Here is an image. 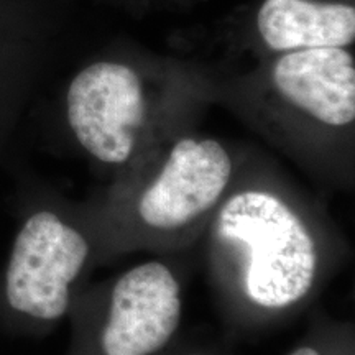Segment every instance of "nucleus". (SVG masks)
Instances as JSON below:
<instances>
[{"mask_svg":"<svg viewBox=\"0 0 355 355\" xmlns=\"http://www.w3.org/2000/svg\"><path fill=\"white\" fill-rule=\"evenodd\" d=\"M214 227L220 241L243 247V283L255 304L282 309L311 291L318 273L316 243L283 199L266 191H241L224 202Z\"/></svg>","mask_w":355,"mask_h":355,"instance_id":"obj_1","label":"nucleus"},{"mask_svg":"<svg viewBox=\"0 0 355 355\" xmlns=\"http://www.w3.org/2000/svg\"><path fill=\"white\" fill-rule=\"evenodd\" d=\"M89 255L81 232L51 214L25 222L7 268V298L13 309L37 319H58L69 308V290Z\"/></svg>","mask_w":355,"mask_h":355,"instance_id":"obj_2","label":"nucleus"},{"mask_svg":"<svg viewBox=\"0 0 355 355\" xmlns=\"http://www.w3.org/2000/svg\"><path fill=\"white\" fill-rule=\"evenodd\" d=\"M66 104L71 130L89 155L109 165L130 159L145 117L144 89L130 66H87L69 84Z\"/></svg>","mask_w":355,"mask_h":355,"instance_id":"obj_3","label":"nucleus"},{"mask_svg":"<svg viewBox=\"0 0 355 355\" xmlns=\"http://www.w3.org/2000/svg\"><path fill=\"white\" fill-rule=\"evenodd\" d=\"M232 178L227 150L212 139H183L137 204L148 227L175 230L191 224L219 204Z\"/></svg>","mask_w":355,"mask_h":355,"instance_id":"obj_4","label":"nucleus"},{"mask_svg":"<svg viewBox=\"0 0 355 355\" xmlns=\"http://www.w3.org/2000/svg\"><path fill=\"white\" fill-rule=\"evenodd\" d=\"M181 321V288L162 261L137 265L117 279L102 331L105 355H152Z\"/></svg>","mask_w":355,"mask_h":355,"instance_id":"obj_5","label":"nucleus"},{"mask_svg":"<svg viewBox=\"0 0 355 355\" xmlns=\"http://www.w3.org/2000/svg\"><path fill=\"white\" fill-rule=\"evenodd\" d=\"M282 97L321 123L345 127L355 119V63L344 48L288 51L273 66Z\"/></svg>","mask_w":355,"mask_h":355,"instance_id":"obj_6","label":"nucleus"},{"mask_svg":"<svg viewBox=\"0 0 355 355\" xmlns=\"http://www.w3.org/2000/svg\"><path fill=\"white\" fill-rule=\"evenodd\" d=\"M257 28L275 51L344 48L355 38V8L309 0H265L257 13Z\"/></svg>","mask_w":355,"mask_h":355,"instance_id":"obj_7","label":"nucleus"},{"mask_svg":"<svg viewBox=\"0 0 355 355\" xmlns=\"http://www.w3.org/2000/svg\"><path fill=\"white\" fill-rule=\"evenodd\" d=\"M291 355H321V354L313 347H301V349H296Z\"/></svg>","mask_w":355,"mask_h":355,"instance_id":"obj_8","label":"nucleus"}]
</instances>
